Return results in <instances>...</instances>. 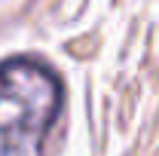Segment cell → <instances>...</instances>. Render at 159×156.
<instances>
[{"mask_svg":"<svg viewBox=\"0 0 159 156\" xmlns=\"http://www.w3.org/2000/svg\"><path fill=\"white\" fill-rule=\"evenodd\" d=\"M58 110L61 83L43 61L0 64V156H43Z\"/></svg>","mask_w":159,"mask_h":156,"instance_id":"cell-1","label":"cell"}]
</instances>
